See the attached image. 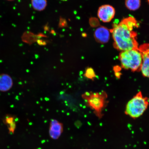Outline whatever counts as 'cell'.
I'll return each mask as SVG.
<instances>
[{"label":"cell","instance_id":"obj_6","mask_svg":"<svg viewBox=\"0 0 149 149\" xmlns=\"http://www.w3.org/2000/svg\"><path fill=\"white\" fill-rule=\"evenodd\" d=\"M115 14V8L111 6L105 5L99 8L97 16L100 20L104 23H109L114 18Z\"/></svg>","mask_w":149,"mask_h":149},{"label":"cell","instance_id":"obj_17","mask_svg":"<svg viewBox=\"0 0 149 149\" xmlns=\"http://www.w3.org/2000/svg\"></svg>","mask_w":149,"mask_h":149},{"label":"cell","instance_id":"obj_16","mask_svg":"<svg viewBox=\"0 0 149 149\" xmlns=\"http://www.w3.org/2000/svg\"><path fill=\"white\" fill-rule=\"evenodd\" d=\"M61 1H68V0H61Z\"/></svg>","mask_w":149,"mask_h":149},{"label":"cell","instance_id":"obj_10","mask_svg":"<svg viewBox=\"0 0 149 149\" xmlns=\"http://www.w3.org/2000/svg\"><path fill=\"white\" fill-rule=\"evenodd\" d=\"M31 5L35 10L42 11L45 9L47 6V0H31Z\"/></svg>","mask_w":149,"mask_h":149},{"label":"cell","instance_id":"obj_3","mask_svg":"<svg viewBox=\"0 0 149 149\" xmlns=\"http://www.w3.org/2000/svg\"><path fill=\"white\" fill-rule=\"evenodd\" d=\"M149 105L148 98L144 96L142 93L139 92L127 102L125 113L132 119H137L142 116Z\"/></svg>","mask_w":149,"mask_h":149},{"label":"cell","instance_id":"obj_9","mask_svg":"<svg viewBox=\"0 0 149 149\" xmlns=\"http://www.w3.org/2000/svg\"><path fill=\"white\" fill-rule=\"evenodd\" d=\"M13 81L12 78L8 74H0V91L6 92L12 88Z\"/></svg>","mask_w":149,"mask_h":149},{"label":"cell","instance_id":"obj_14","mask_svg":"<svg viewBox=\"0 0 149 149\" xmlns=\"http://www.w3.org/2000/svg\"><path fill=\"white\" fill-rule=\"evenodd\" d=\"M121 69H122V68L119 66H115L113 68L115 75L118 79H120L122 74L120 72Z\"/></svg>","mask_w":149,"mask_h":149},{"label":"cell","instance_id":"obj_5","mask_svg":"<svg viewBox=\"0 0 149 149\" xmlns=\"http://www.w3.org/2000/svg\"><path fill=\"white\" fill-rule=\"evenodd\" d=\"M139 50L142 56V64L141 72L145 77L149 78V44L139 46Z\"/></svg>","mask_w":149,"mask_h":149},{"label":"cell","instance_id":"obj_18","mask_svg":"<svg viewBox=\"0 0 149 149\" xmlns=\"http://www.w3.org/2000/svg\"></svg>","mask_w":149,"mask_h":149},{"label":"cell","instance_id":"obj_12","mask_svg":"<svg viewBox=\"0 0 149 149\" xmlns=\"http://www.w3.org/2000/svg\"><path fill=\"white\" fill-rule=\"evenodd\" d=\"M6 124L8 128L9 131L13 133L15 129L16 125L13 117L10 116H7L5 119Z\"/></svg>","mask_w":149,"mask_h":149},{"label":"cell","instance_id":"obj_1","mask_svg":"<svg viewBox=\"0 0 149 149\" xmlns=\"http://www.w3.org/2000/svg\"><path fill=\"white\" fill-rule=\"evenodd\" d=\"M138 26L136 20L132 17L125 18L118 24L113 25L110 30L113 47L121 52L138 49L137 33L134 30Z\"/></svg>","mask_w":149,"mask_h":149},{"label":"cell","instance_id":"obj_4","mask_svg":"<svg viewBox=\"0 0 149 149\" xmlns=\"http://www.w3.org/2000/svg\"><path fill=\"white\" fill-rule=\"evenodd\" d=\"M122 68L132 72L141 71L142 64V56L139 49H132L121 52L119 54Z\"/></svg>","mask_w":149,"mask_h":149},{"label":"cell","instance_id":"obj_11","mask_svg":"<svg viewBox=\"0 0 149 149\" xmlns=\"http://www.w3.org/2000/svg\"><path fill=\"white\" fill-rule=\"evenodd\" d=\"M127 8L131 11H135L139 8L141 5V0H125Z\"/></svg>","mask_w":149,"mask_h":149},{"label":"cell","instance_id":"obj_15","mask_svg":"<svg viewBox=\"0 0 149 149\" xmlns=\"http://www.w3.org/2000/svg\"><path fill=\"white\" fill-rule=\"evenodd\" d=\"M6 1H14V0H6Z\"/></svg>","mask_w":149,"mask_h":149},{"label":"cell","instance_id":"obj_7","mask_svg":"<svg viewBox=\"0 0 149 149\" xmlns=\"http://www.w3.org/2000/svg\"><path fill=\"white\" fill-rule=\"evenodd\" d=\"M64 130L63 124L55 119H52L50 122L49 133L50 137L54 140L60 137Z\"/></svg>","mask_w":149,"mask_h":149},{"label":"cell","instance_id":"obj_8","mask_svg":"<svg viewBox=\"0 0 149 149\" xmlns=\"http://www.w3.org/2000/svg\"><path fill=\"white\" fill-rule=\"evenodd\" d=\"M110 31L107 28L101 26L97 28L95 31L94 37L96 42L100 44L107 43L110 38Z\"/></svg>","mask_w":149,"mask_h":149},{"label":"cell","instance_id":"obj_2","mask_svg":"<svg viewBox=\"0 0 149 149\" xmlns=\"http://www.w3.org/2000/svg\"><path fill=\"white\" fill-rule=\"evenodd\" d=\"M82 97L96 116L99 118H102L103 110L108 103L107 93L105 91L94 93L87 92L82 95Z\"/></svg>","mask_w":149,"mask_h":149},{"label":"cell","instance_id":"obj_13","mask_svg":"<svg viewBox=\"0 0 149 149\" xmlns=\"http://www.w3.org/2000/svg\"><path fill=\"white\" fill-rule=\"evenodd\" d=\"M84 76L87 79L94 81L97 77V76L94 70L91 68H88L86 69Z\"/></svg>","mask_w":149,"mask_h":149}]
</instances>
